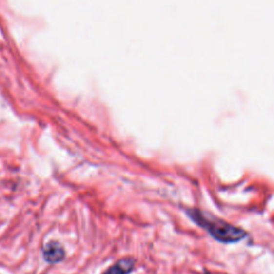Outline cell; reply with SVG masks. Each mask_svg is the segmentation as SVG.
Returning a JSON list of instances; mask_svg holds the SVG:
<instances>
[{
  "label": "cell",
  "instance_id": "2",
  "mask_svg": "<svg viewBox=\"0 0 274 274\" xmlns=\"http://www.w3.org/2000/svg\"><path fill=\"white\" fill-rule=\"evenodd\" d=\"M43 258L48 264H58V262L62 261L65 257V250L63 245L58 242V241H49L42 250Z\"/></svg>",
  "mask_w": 274,
  "mask_h": 274
},
{
  "label": "cell",
  "instance_id": "4",
  "mask_svg": "<svg viewBox=\"0 0 274 274\" xmlns=\"http://www.w3.org/2000/svg\"><path fill=\"white\" fill-rule=\"evenodd\" d=\"M204 274H211V273H210L209 271H208V270H205V272H204Z\"/></svg>",
  "mask_w": 274,
  "mask_h": 274
},
{
  "label": "cell",
  "instance_id": "1",
  "mask_svg": "<svg viewBox=\"0 0 274 274\" xmlns=\"http://www.w3.org/2000/svg\"><path fill=\"white\" fill-rule=\"evenodd\" d=\"M186 215L196 225L204 228L211 237L223 243H237L243 240L248 234L242 228L210 215L199 209H186Z\"/></svg>",
  "mask_w": 274,
  "mask_h": 274
},
{
  "label": "cell",
  "instance_id": "3",
  "mask_svg": "<svg viewBox=\"0 0 274 274\" xmlns=\"http://www.w3.org/2000/svg\"><path fill=\"white\" fill-rule=\"evenodd\" d=\"M135 269V260L132 258H123L104 272L103 274H130Z\"/></svg>",
  "mask_w": 274,
  "mask_h": 274
}]
</instances>
